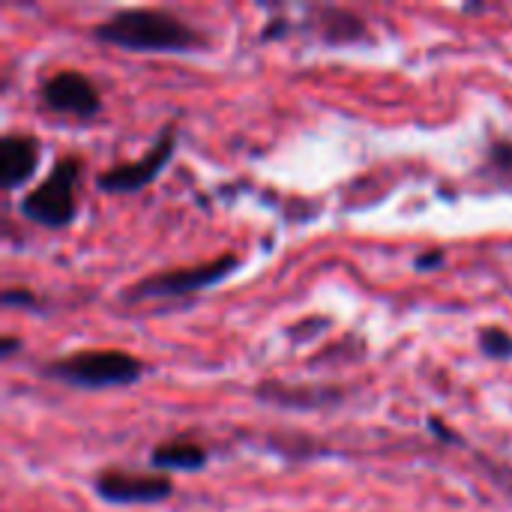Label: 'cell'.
Returning <instances> with one entry per match:
<instances>
[{
	"mask_svg": "<svg viewBox=\"0 0 512 512\" xmlns=\"http://www.w3.org/2000/svg\"><path fill=\"white\" fill-rule=\"evenodd\" d=\"M99 42L126 51L186 54L204 45V36L168 9H120L93 27Z\"/></svg>",
	"mask_w": 512,
	"mask_h": 512,
	"instance_id": "cell-1",
	"label": "cell"
},
{
	"mask_svg": "<svg viewBox=\"0 0 512 512\" xmlns=\"http://www.w3.org/2000/svg\"><path fill=\"white\" fill-rule=\"evenodd\" d=\"M45 375L75 390H111L135 384L144 375V363L126 351H75L48 363Z\"/></svg>",
	"mask_w": 512,
	"mask_h": 512,
	"instance_id": "cell-2",
	"label": "cell"
},
{
	"mask_svg": "<svg viewBox=\"0 0 512 512\" xmlns=\"http://www.w3.org/2000/svg\"><path fill=\"white\" fill-rule=\"evenodd\" d=\"M84 162L78 156H60L51 174L21 198L18 210L24 219L42 228H66L75 222L78 213V183H81Z\"/></svg>",
	"mask_w": 512,
	"mask_h": 512,
	"instance_id": "cell-3",
	"label": "cell"
},
{
	"mask_svg": "<svg viewBox=\"0 0 512 512\" xmlns=\"http://www.w3.org/2000/svg\"><path fill=\"white\" fill-rule=\"evenodd\" d=\"M237 267H240V255L225 252V255L207 261V264L153 273V276L135 282V285L123 294V300H126V303H138V300H174V297H189V294H198V291H204V288H216V285L225 282Z\"/></svg>",
	"mask_w": 512,
	"mask_h": 512,
	"instance_id": "cell-4",
	"label": "cell"
},
{
	"mask_svg": "<svg viewBox=\"0 0 512 512\" xmlns=\"http://www.w3.org/2000/svg\"><path fill=\"white\" fill-rule=\"evenodd\" d=\"M174 150H177V129H174V123H168L141 159H132V162H123V165L102 171L96 177V186L102 192H111V195H132V192L150 186L168 168Z\"/></svg>",
	"mask_w": 512,
	"mask_h": 512,
	"instance_id": "cell-5",
	"label": "cell"
},
{
	"mask_svg": "<svg viewBox=\"0 0 512 512\" xmlns=\"http://www.w3.org/2000/svg\"><path fill=\"white\" fill-rule=\"evenodd\" d=\"M39 96L45 108L78 117V120H90L102 111L96 84L84 72H75V69H60L51 78H45L39 87Z\"/></svg>",
	"mask_w": 512,
	"mask_h": 512,
	"instance_id": "cell-6",
	"label": "cell"
},
{
	"mask_svg": "<svg viewBox=\"0 0 512 512\" xmlns=\"http://www.w3.org/2000/svg\"><path fill=\"white\" fill-rule=\"evenodd\" d=\"M174 483L168 477L153 474H126V471H108L96 477V495L108 504H159L171 498Z\"/></svg>",
	"mask_w": 512,
	"mask_h": 512,
	"instance_id": "cell-7",
	"label": "cell"
},
{
	"mask_svg": "<svg viewBox=\"0 0 512 512\" xmlns=\"http://www.w3.org/2000/svg\"><path fill=\"white\" fill-rule=\"evenodd\" d=\"M39 138L33 135H3L0 138V189H21L39 168Z\"/></svg>",
	"mask_w": 512,
	"mask_h": 512,
	"instance_id": "cell-8",
	"label": "cell"
},
{
	"mask_svg": "<svg viewBox=\"0 0 512 512\" xmlns=\"http://www.w3.org/2000/svg\"><path fill=\"white\" fill-rule=\"evenodd\" d=\"M150 462H153V468H159V471H204L207 462H210V456H207V450H204L201 444L180 438V441L159 444V447L153 450Z\"/></svg>",
	"mask_w": 512,
	"mask_h": 512,
	"instance_id": "cell-9",
	"label": "cell"
},
{
	"mask_svg": "<svg viewBox=\"0 0 512 512\" xmlns=\"http://www.w3.org/2000/svg\"><path fill=\"white\" fill-rule=\"evenodd\" d=\"M321 36L330 45H348V42H360L366 39V21L348 9H336V6H324L321 9Z\"/></svg>",
	"mask_w": 512,
	"mask_h": 512,
	"instance_id": "cell-10",
	"label": "cell"
},
{
	"mask_svg": "<svg viewBox=\"0 0 512 512\" xmlns=\"http://www.w3.org/2000/svg\"><path fill=\"white\" fill-rule=\"evenodd\" d=\"M480 351L492 360H512V333L501 330V327H483Z\"/></svg>",
	"mask_w": 512,
	"mask_h": 512,
	"instance_id": "cell-11",
	"label": "cell"
},
{
	"mask_svg": "<svg viewBox=\"0 0 512 512\" xmlns=\"http://www.w3.org/2000/svg\"><path fill=\"white\" fill-rule=\"evenodd\" d=\"M3 306L6 309H12V306H21V309L24 306H36V297L27 288H6L3 291Z\"/></svg>",
	"mask_w": 512,
	"mask_h": 512,
	"instance_id": "cell-12",
	"label": "cell"
},
{
	"mask_svg": "<svg viewBox=\"0 0 512 512\" xmlns=\"http://www.w3.org/2000/svg\"><path fill=\"white\" fill-rule=\"evenodd\" d=\"M441 261H444V252L441 249H435V252H423V255H417V270H435V267H441Z\"/></svg>",
	"mask_w": 512,
	"mask_h": 512,
	"instance_id": "cell-13",
	"label": "cell"
},
{
	"mask_svg": "<svg viewBox=\"0 0 512 512\" xmlns=\"http://www.w3.org/2000/svg\"><path fill=\"white\" fill-rule=\"evenodd\" d=\"M429 429H432L441 441H447V444H459V435H453V429H447L438 417H432V420H429Z\"/></svg>",
	"mask_w": 512,
	"mask_h": 512,
	"instance_id": "cell-14",
	"label": "cell"
},
{
	"mask_svg": "<svg viewBox=\"0 0 512 512\" xmlns=\"http://www.w3.org/2000/svg\"><path fill=\"white\" fill-rule=\"evenodd\" d=\"M18 348H21V342H18L15 336H3V345H0V357H3V360H9V357H12V354L18 351Z\"/></svg>",
	"mask_w": 512,
	"mask_h": 512,
	"instance_id": "cell-15",
	"label": "cell"
}]
</instances>
